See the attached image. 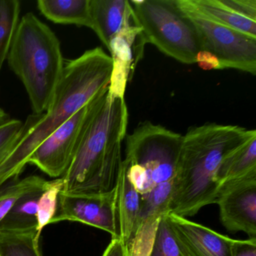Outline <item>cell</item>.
Listing matches in <instances>:
<instances>
[{
    "instance_id": "cell-19",
    "label": "cell",
    "mask_w": 256,
    "mask_h": 256,
    "mask_svg": "<svg viewBox=\"0 0 256 256\" xmlns=\"http://www.w3.org/2000/svg\"><path fill=\"white\" fill-rule=\"evenodd\" d=\"M20 2L18 0H0V73L7 60L20 20Z\"/></svg>"
},
{
    "instance_id": "cell-2",
    "label": "cell",
    "mask_w": 256,
    "mask_h": 256,
    "mask_svg": "<svg viewBox=\"0 0 256 256\" xmlns=\"http://www.w3.org/2000/svg\"><path fill=\"white\" fill-rule=\"evenodd\" d=\"M108 89L95 97L74 158L61 178L62 192L102 194L116 188L128 112L125 98L112 96Z\"/></svg>"
},
{
    "instance_id": "cell-16",
    "label": "cell",
    "mask_w": 256,
    "mask_h": 256,
    "mask_svg": "<svg viewBox=\"0 0 256 256\" xmlns=\"http://www.w3.org/2000/svg\"><path fill=\"white\" fill-rule=\"evenodd\" d=\"M37 8L54 23L91 28L90 0H38Z\"/></svg>"
},
{
    "instance_id": "cell-6",
    "label": "cell",
    "mask_w": 256,
    "mask_h": 256,
    "mask_svg": "<svg viewBox=\"0 0 256 256\" xmlns=\"http://www.w3.org/2000/svg\"><path fill=\"white\" fill-rule=\"evenodd\" d=\"M196 28L202 50L218 60V70L234 68L256 74V38L218 24L198 12L188 0H176Z\"/></svg>"
},
{
    "instance_id": "cell-13",
    "label": "cell",
    "mask_w": 256,
    "mask_h": 256,
    "mask_svg": "<svg viewBox=\"0 0 256 256\" xmlns=\"http://www.w3.org/2000/svg\"><path fill=\"white\" fill-rule=\"evenodd\" d=\"M48 182L47 180L43 185L25 193L16 202L0 223V235L37 234L38 200Z\"/></svg>"
},
{
    "instance_id": "cell-22",
    "label": "cell",
    "mask_w": 256,
    "mask_h": 256,
    "mask_svg": "<svg viewBox=\"0 0 256 256\" xmlns=\"http://www.w3.org/2000/svg\"><path fill=\"white\" fill-rule=\"evenodd\" d=\"M36 234L0 235V256H42Z\"/></svg>"
},
{
    "instance_id": "cell-20",
    "label": "cell",
    "mask_w": 256,
    "mask_h": 256,
    "mask_svg": "<svg viewBox=\"0 0 256 256\" xmlns=\"http://www.w3.org/2000/svg\"><path fill=\"white\" fill-rule=\"evenodd\" d=\"M46 181L42 176L31 175L23 179L17 176L0 185V223L23 194L43 185Z\"/></svg>"
},
{
    "instance_id": "cell-29",
    "label": "cell",
    "mask_w": 256,
    "mask_h": 256,
    "mask_svg": "<svg viewBox=\"0 0 256 256\" xmlns=\"http://www.w3.org/2000/svg\"><path fill=\"white\" fill-rule=\"evenodd\" d=\"M196 64L204 70H218V60L212 54L206 50H200L196 56Z\"/></svg>"
},
{
    "instance_id": "cell-7",
    "label": "cell",
    "mask_w": 256,
    "mask_h": 256,
    "mask_svg": "<svg viewBox=\"0 0 256 256\" xmlns=\"http://www.w3.org/2000/svg\"><path fill=\"white\" fill-rule=\"evenodd\" d=\"M95 97L50 134L31 154L28 164H34L50 178H62L74 158Z\"/></svg>"
},
{
    "instance_id": "cell-10",
    "label": "cell",
    "mask_w": 256,
    "mask_h": 256,
    "mask_svg": "<svg viewBox=\"0 0 256 256\" xmlns=\"http://www.w3.org/2000/svg\"><path fill=\"white\" fill-rule=\"evenodd\" d=\"M166 217L181 256H232L234 239L176 214Z\"/></svg>"
},
{
    "instance_id": "cell-17",
    "label": "cell",
    "mask_w": 256,
    "mask_h": 256,
    "mask_svg": "<svg viewBox=\"0 0 256 256\" xmlns=\"http://www.w3.org/2000/svg\"><path fill=\"white\" fill-rule=\"evenodd\" d=\"M188 2L198 12L209 20L256 38V20L234 12L222 0H188Z\"/></svg>"
},
{
    "instance_id": "cell-25",
    "label": "cell",
    "mask_w": 256,
    "mask_h": 256,
    "mask_svg": "<svg viewBox=\"0 0 256 256\" xmlns=\"http://www.w3.org/2000/svg\"><path fill=\"white\" fill-rule=\"evenodd\" d=\"M158 220L142 222L134 238L128 242L130 256H150Z\"/></svg>"
},
{
    "instance_id": "cell-4",
    "label": "cell",
    "mask_w": 256,
    "mask_h": 256,
    "mask_svg": "<svg viewBox=\"0 0 256 256\" xmlns=\"http://www.w3.org/2000/svg\"><path fill=\"white\" fill-rule=\"evenodd\" d=\"M7 60L26 89L34 114L46 113L65 64L56 34L34 13H26L19 20Z\"/></svg>"
},
{
    "instance_id": "cell-26",
    "label": "cell",
    "mask_w": 256,
    "mask_h": 256,
    "mask_svg": "<svg viewBox=\"0 0 256 256\" xmlns=\"http://www.w3.org/2000/svg\"><path fill=\"white\" fill-rule=\"evenodd\" d=\"M222 2L234 12L256 20V0H222Z\"/></svg>"
},
{
    "instance_id": "cell-28",
    "label": "cell",
    "mask_w": 256,
    "mask_h": 256,
    "mask_svg": "<svg viewBox=\"0 0 256 256\" xmlns=\"http://www.w3.org/2000/svg\"><path fill=\"white\" fill-rule=\"evenodd\" d=\"M102 256H130L128 244L119 238H112Z\"/></svg>"
},
{
    "instance_id": "cell-11",
    "label": "cell",
    "mask_w": 256,
    "mask_h": 256,
    "mask_svg": "<svg viewBox=\"0 0 256 256\" xmlns=\"http://www.w3.org/2000/svg\"><path fill=\"white\" fill-rule=\"evenodd\" d=\"M91 30L108 50L114 36L136 19L128 0H90Z\"/></svg>"
},
{
    "instance_id": "cell-1",
    "label": "cell",
    "mask_w": 256,
    "mask_h": 256,
    "mask_svg": "<svg viewBox=\"0 0 256 256\" xmlns=\"http://www.w3.org/2000/svg\"><path fill=\"white\" fill-rule=\"evenodd\" d=\"M112 68V56L100 47L86 50L64 64L46 113L28 116L22 138L0 166V185L19 176L31 154L50 134L108 88Z\"/></svg>"
},
{
    "instance_id": "cell-5",
    "label": "cell",
    "mask_w": 256,
    "mask_h": 256,
    "mask_svg": "<svg viewBox=\"0 0 256 256\" xmlns=\"http://www.w3.org/2000/svg\"><path fill=\"white\" fill-rule=\"evenodd\" d=\"M146 42L182 64H196L200 42L191 20L176 0L130 1Z\"/></svg>"
},
{
    "instance_id": "cell-27",
    "label": "cell",
    "mask_w": 256,
    "mask_h": 256,
    "mask_svg": "<svg viewBox=\"0 0 256 256\" xmlns=\"http://www.w3.org/2000/svg\"><path fill=\"white\" fill-rule=\"evenodd\" d=\"M232 256H256V238L234 240Z\"/></svg>"
},
{
    "instance_id": "cell-14",
    "label": "cell",
    "mask_w": 256,
    "mask_h": 256,
    "mask_svg": "<svg viewBox=\"0 0 256 256\" xmlns=\"http://www.w3.org/2000/svg\"><path fill=\"white\" fill-rule=\"evenodd\" d=\"M146 38L137 19L125 25L114 36L108 50L114 64L124 66L134 74L138 64L143 59Z\"/></svg>"
},
{
    "instance_id": "cell-30",
    "label": "cell",
    "mask_w": 256,
    "mask_h": 256,
    "mask_svg": "<svg viewBox=\"0 0 256 256\" xmlns=\"http://www.w3.org/2000/svg\"><path fill=\"white\" fill-rule=\"evenodd\" d=\"M10 119L8 114L0 108V124H4V122Z\"/></svg>"
},
{
    "instance_id": "cell-24",
    "label": "cell",
    "mask_w": 256,
    "mask_h": 256,
    "mask_svg": "<svg viewBox=\"0 0 256 256\" xmlns=\"http://www.w3.org/2000/svg\"><path fill=\"white\" fill-rule=\"evenodd\" d=\"M24 124L16 119H10L0 124V166L10 156L22 138Z\"/></svg>"
},
{
    "instance_id": "cell-9",
    "label": "cell",
    "mask_w": 256,
    "mask_h": 256,
    "mask_svg": "<svg viewBox=\"0 0 256 256\" xmlns=\"http://www.w3.org/2000/svg\"><path fill=\"white\" fill-rule=\"evenodd\" d=\"M215 204L227 230L256 238V173L223 184Z\"/></svg>"
},
{
    "instance_id": "cell-15",
    "label": "cell",
    "mask_w": 256,
    "mask_h": 256,
    "mask_svg": "<svg viewBox=\"0 0 256 256\" xmlns=\"http://www.w3.org/2000/svg\"><path fill=\"white\" fill-rule=\"evenodd\" d=\"M256 173V134L224 155L216 180L218 187L234 180Z\"/></svg>"
},
{
    "instance_id": "cell-23",
    "label": "cell",
    "mask_w": 256,
    "mask_h": 256,
    "mask_svg": "<svg viewBox=\"0 0 256 256\" xmlns=\"http://www.w3.org/2000/svg\"><path fill=\"white\" fill-rule=\"evenodd\" d=\"M150 256H181L166 215L160 217Z\"/></svg>"
},
{
    "instance_id": "cell-3",
    "label": "cell",
    "mask_w": 256,
    "mask_h": 256,
    "mask_svg": "<svg viewBox=\"0 0 256 256\" xmlns=\"http://www.w3.org/2000/svg\"><path fill=\"white\" fill-rule=\"evenodd\" d=\"M254 134V130L216 122L190 127L182 136L170 214L193 216L216 203L220 191L217 173L223 157Z\"/></svg>"
},
{
    "instance_id": "cell-12",
    "label": "cell",
    "mask_w": 256,
    "mask_h": 256,
    "mask_svg": "<svg viewBox=\"0 0 256 256\" xmlns=\"http://www.w3.org/2000/svg\"><path fill=\"white\" fill-rule=\"evenodd\" d=\"M116 208L119 238L128 244L139 228L140 194L127 179L124 163L116 182Z\"/></svg>"
},
{
    "instance_id": "cell-18",
    "label": "cell",
    "mask_w": 256,
    "mask_h": 256,
    "mask_svg": "<svg viewBox=\"0 0 256 256\" xmlns=\"http://www.w3.org/2000/svg\"><path fill=\"white\" fill-rule=\"evenodd\" d=\"M174 181V179L158 184L150 192L140 196L139 226L150 218H160L170 212Z\"/></svg>"
},
{
    "instance_id": "cell-8",
    "label": "cell",
    "mask_w": 256,
    "mask_h": 256,
    "mask_svg": "<svg viewBox=\"0 0 256 256\" xmlns=\"http://www.w3.org/2000/svg\"><path fill=\"white\" fill-rule=\"evenodd\" d=\"M71 221L102 229L119 238L116 208V188L102 194H74L60 192L58 210L52 221Z\"/></svg>"
},
{
    "instance_id": "cell-21",
    "label": "cell",
    "mask_w": 256,
    "mask_h": 256,
    "mask_svg": "<svg viewBox=\"0 0 256 256\" xmlns=\"http://www.w3.org/2000/svg\"><path fill=\"white\" fill-rule=\"evenodd\" d=\"M62 190V178L48 181L46 190L40 197L37 211V236L40 238L43 229L52 224V220L56 215L58 206L59 194Z\"/></svg>"
}]
</instances>
